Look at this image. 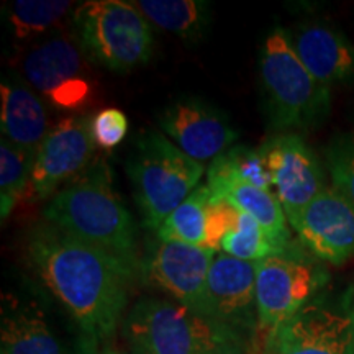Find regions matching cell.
Returning a JSON list of instances; mask_svg holds the SVG:
<instances>
[{"label":"cell","instance_id":"cell-21","mask_svg":"<svg viewBox=\"0 0 354 354\" xmlns=\"http://www.w3.org/2000/svg\"><path fill=\"white\" fill-rule=\"evenodd\" d=\"M73 7L63 0H17L7 7V21L17 39H30L56 30Z\"/></svg>","mask_w":354,"mask_h":354},{"label":"cell","instance_id":"cell-6","mask_svg":"<svg viewBox=\"0 0 354 354\" xmlns=\"http://www.w3.org/2000/svg\"><path fill=\"white\" fill-rule=\"evenodd\" d=\"M74 33L88 57L115 73H128L151 59V24L133 2L92 0L74 10Z\"/></svg>","mask_w":354,"mask_h":354},{"label":"cell","instance_id":"cell-20","mask_svg":"<svg viewBox=\"0 0 354 354\" xmlns=\"http://www.w3.org/2000/svg\"><path fill=\"white\" fill-rule=\"evenodd\" d=\"M133 6L151 25L190 43L201 39L210 24L209 3L201 0H140Z\"/></svg>","mask_w":354,"mask_h":354},{"label":"cell","instance_id":"cell-17","mask_svg":"<svg viewBox=\"0 0 354 354\" xmlns=\"http://www.w3.org/2000/svg\"><path fill=\"white\" fill-rule=\"evenodd\" d=\"M295 55L325 86L354 81V43L328 25L307 21L287 32Z\"/></svg>","mask_w":354,"mask_h":354},{"label":"cell","instance_id":"cell-23","mask_svg":"<svg viewBox=\"0 0 354 354\" xmlns=\"http://www.w3.org/2000/svg\"><path fill=\"white\" fill-rule=\"evenodd\" d=\"M35 154L7 138L0 141V212L7 218L25 194L30 190Z\"/></svg>","mask_w":354,"mask_h":354},{"label":"cell","instance_id":"cell-7","mask_svg":"<svg viewBox=\"0 0 354 354\" xmlns=\"http://www.w3.org/2000/svg\"><path fill=\"white\" fill-rule=\"evenodd\" d=\"M81 44L66 35H55L26 53L24 76L33 91L63 112H87L97 99V81Z\"/></svg>","mask_w":354,"mask_h":354},{"label":"cell","instance_id":"cell-26","mask_svg":"<svg viewBox=\"0 0 354 354\" xmlns=\"http://www.w3.org/2000/svg\"><path fill=\"white\" fill-rule=\"evenodd\" d=\"M325 162L335 189L354 205V128L333 138L325 151Z\"/></svg>","mask_w":354,"mask_h":354},{"label":"cell","instance_id":"cell-30","mask_svg":"<svg viewBox=\"0 0 354 354\" xmlns=\"http://www.w3.org/2000/svg\"><path fill=\"white\" fill-rule=\"evenodd\" d=\"M97 354H123L120 351H117V349H112V348H107V349H102V351H99Z\"/></svg>","mask_w":354,"mask_h":354},{"label":"cell","instance_id":"cell-29","mask_svg":"<svg viewBox=\"0 0 354 354\" xmlns=\"http://www.w3.org/2000/svg\"><path fill=\"white\" fill-rule=\"evenodd\" d=\"M218 354H248L245 348H234V349H227V351H221Z\"/></svg>","mask_w":354,"mask_h":354},{"label":"cell","instance_id":"cell-19","mask_svg":"<svg viewBox=\"0 0 354 354\" xmlns=\"http://www.w3.org/2000/svg\"><path fill=\"white\" fill-rule=\"evenodd\" d=\"M207 185L212 196L223 198L240 212L253 216L264 228L277 253L290 246V232L287 228L289 220L272 190L259 189L245 180L223 176H207Z\"/></svg>","mask_w":354,"mask_h":354},{"label":"cell","instance_id":"cell-10","mask_svg":"<svg viewBox=\"0 0 354 354\" xmlns=\"http://www.w3.org/2000/svg\"><path fill=\"white\" fill-rule=\"evenodd\" d=\"M264 354H354V310L313 300L269 331Z\"/></svg>","mask_w":354,"mask_h":354},{"label":"cell","instance_id":"cell-13","mask_svg":"<svg viewBox=\"0 0 354 354\" xmlns=\"http://www.w3.org/2000/svg\"><path fill=\"white\" fill-rule=\"evenodd\" d=\"M158 125L180 151L198 162L220 156L238 138L221 110L197 97H180L158 113Z\"/></svg>","mask_w":354,"mask_h":354},{"label":"cell","instance_id":"cell-16","mask_svg":"<svg viewBox=\"0 0 354 354\" xmlns=\"http://www.w3.org/2000/svg\"><path fill=\"white\" fill-rule=\"evenodd\" d=\"M0 348V354H95L87 344L66 342L41 305L19 299L3 304Z\"/></svg>","mask_w":354,"mask_h":354},{"label":"cell","instance_id":"cell-8","mask_svg":"<svg viewBox=\"0 0 354 354\" xmlns=\"http://www.w3.org/2000/svg\"><path fill=\"white\" fill-rule=\"evenodd\" d=\"M325 284V272L304 253L292 248L258 263L256 310L261 326L269 331L281 326L313 302Z\"/></svg>","mask_w":354,"mask_h":354},{"label":"cell","instance_id":"cell-14","mask_svg":"<svg viewBox=\"0 0 354 354\" xmlns=\"http://www.w3.org/2000/svg\"><path fill=\"white\" fill-rule=\"evenodd\" d=\"M313 256L333 266L354 258V205L335 187H326L290 221Z\"/></svg>","mask_w":354,"mask_h":354},{"label":"cell","instance_id":"cell-22","mask_svg":"<svg viewBox=\"0 0 354 354\" xmlns=\"http://www.w3.org/2000/svg\"><path fill=\"white\" fill-rule=\"evenodd\" d=\"M209 185H201L165 220L156 236L205 250V210L210 201Z\"/></svg>","mask_w":354,"mask_h":354},{"label":"cell","instance_id":"cell-27","mask_svg":"<svg viewBox=\"0 0 354 354\" xmlns=\"http://www.w3.org/2000/svg\"><path fill=\"white\" fill-rule=\"evenodd\" d=\"M205 216V250L216 253L223 238L238 225L240 210L223 198L210 196Z\"/></svg>","mask_w":354,"mask_h":354},{"label":"cell","instance_id":"cell-15","mask_svg":"<svg viewBox=\"0 0 354 354\" xmlns=\"http://www.w3.org/2000/svg\"><path fill=\"white\" fill-rule=\"evenodd\" d=\"M258 263L216 254L207 279L202 315L240 331L253 328Z\"/></svg>","mask_w":354,"mask_h":354},{"label":"cell","instance_id":"cell-24","mask_svg":"<svg viewBox=\"0 0 354 354\" xmlns=\"http://www.w3.org/2000/svg\"><path fill=\"white\" fill-rule=\"evenodd\" d=\"M207 176H223L233 179L245 180L256 187L272 190V180L269 176L264 159L259 149L248 146H232L220 156H216L207 171Z\"/></svg>","mask_w":354,"mask_h":354},{"label":"cell","instance_id":"cell-5","mask_svg":"<svg viewBox=\"0 0 354 354\" xmlns=\"http://www.w3.org/2000/svg\"><path fill=\"white\" fill-rule=\"evenodd\" d=\"M125 167L143 225L154 232L197 189L205 172L202 162L156 131L136 138Z\"/></svg>","mask_w":354,"mask_h":354},{"label":"cell","instance_id":"cell-4","mask_svg":"<svg viewBox=\"0 0 354 354\" xmlns=\"http://www.w3.org/2000/svg\"><path fill=\"white\" fill-rule=\"evenodd\" d=\"M259 76L274 130L308 131L330 115L331 87L308 73L287 32L279 26L269 32L261 46Z\"/></svg>","mask_w":354,"mask_h":354},{"label":"cell","instance_id":"cell-25","mask_svg":"<svg viewBox=\"0 0 354 354\" xmlns=\"http://www.w3.org/2000/svg\"><path fill=\"white\" fill-rule=\"evenodd\" d=\"M221 250L225 254L251 263H259L268 256L277 254V250L266 234L264 228L245 212H240L238 225L223 238Z\"/></svg>","mask_w":354,"mask_h":354},{"label":"cell","instance_id":"cell-18","mask_svg":"<svg viewBox=\"0 0 354 354\" xmlns=\"http://www.w3.org/2000/svg\"><path fill=\"white\" fill-rule=\"evenodd\" d=\"M2 138L37 154L43 140L50 133V118L38 92L20 81H2Z\"/></svg>","mask_w":354,"mask_h":354},{"label":"cell","instance_id":"cell-12","mask_svg":"<svg viewBox=\"0 0 354 354\" xmlns=\"http://www.w3.org/2000/svg\"><path fill=\"white\" fill-rule=\"evenodd\" d=\"M91 122L86 115H69L51 128L35 154L30 196L50 197L59 185L87 169L95 149Z\"/></svg>","mask_w":354,"mask_h":354},{"label":"cell","instance_id":"cell-9","mask_svg":"<svg viewBox=\"0 0 354 354\" xmlns=\"http://www.w3.org/2000/svg\"><path fill=\"white\" fill-rule=\"evenodd\" d=\"M215 253L177 241H148L140 274L148 286L162 290L174 302L202 313L207 279Z\"/></svg>","mask_w":354,"mask_h":354},{"label":"cell","instance_id":"cell-2","mask_svg":"<svg viewBox=\"0 0 354 354\" xmlns=\"http://www.w3.org/2000/svg\"><path fill=\"white\" fill-rule=\"evenodd\" d=\"M43 215L48 223L107 251L140 272L136 225L115 190L105 165L86 169L57 190Z\"/></svg>","mask_w":354,"mask_h":354},{"label":"cell","instance_id":"cell-11","mask_svg":"<svg viewBox=\"0 0 354 354\" xmlns=\"http://www.w3.org/2000/svg\"><path fill=\"white\" fill-rule=\"evenodd\" d=\"M272 180V189L289 223L307 207L325 185V172L317 154L295 133L269 138L259 148Z\"/></svg>","mask_w":354,"mask_h":354},{"label":"cell","instance_id":"cell-28","mask_svg":"<svg viewBox=\"0 0 354 354\" xmlns=\"http://www.w3.org/2000/svg\"><path fill=\"white\" fill-rule=\"evenodd\" d=\"M92 138L100 149H113L128 133L127 115L118 109H102L92 117Z\"/></svg>","mask_w":354,"mask_h":354},{"label":"cell","instance_id":"cell-3","mask_svg":"<svg viewBox=\"0 0 354 354\" xmlns=\"http://www.w3.org/2000/svg\"><path fill=\"white\" fill-rule=\"evenodd\" d=\"M131 354H218L245 348L243 335L172 300L141 299L122 326Z\"/></svg>","mask_w":354,"mask_h":354},{"label":"cell","instance_id":"cell-1","mask_svg":"<svg viewBox=\"0 0 354 354\" xmlns=\"http://www.w3.org/2000/svg\"><path fill=\"white\" fill-rule=\"evenodd\" d=\"M30 264L43 286L61 304L92 351L112 338L128 302V287L136 277L107 251L79 240L51 223L30 233Z\"/></svg>","mask_w":354,"mask_h":354}]
</instances>
